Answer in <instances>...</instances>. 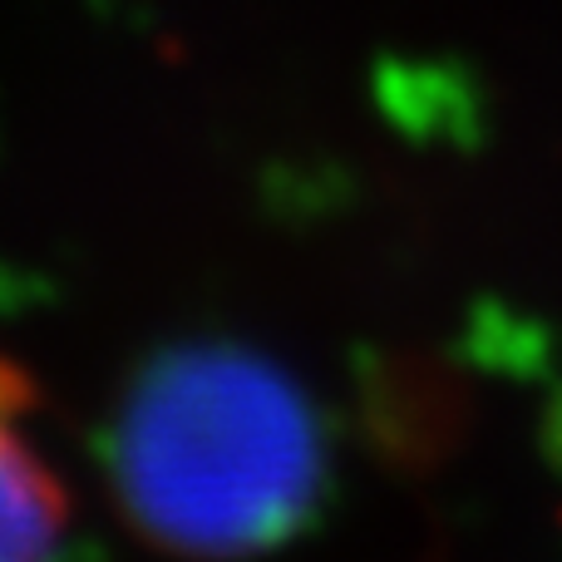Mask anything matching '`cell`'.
Wrapping results in <instances>:
<instances>
[{"label":"cell","mask_w":562,"mask_h":562,"mask_svg":"<svg viewBox=\"0 0 562 562\" xmlns=\"http://www.w3.org/2000/svg\"><path fill=\"white\" fill-rule=\"evenodd\" d=\"M109 474L144 533L193 553L291 538L326 488V445L306 395L243 346L158 356L109 435Z\"/></svg>","instance_id":"cell-1"},{"label":"cell","mask_w":562,"mask_h":562,"mask_svg":"<svg viewBox=\"0 0 562 562\" xmlns=\"http://www.w3.org/2000/svg\"><path fill=\"white\" fill-rule=\"evenodd\" d=\"M65 524V488L30 439V385L0 360V558L55 553Z\"/></svg>","instance_id":"cell-2"}]
</instances>
